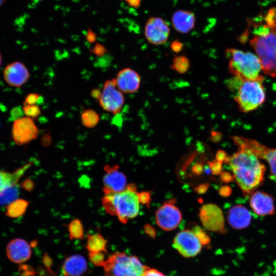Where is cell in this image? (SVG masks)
<instances>
[{"instance_id":"6da1fadb","label":"cell","mask_w":276,"mask_h":276,"mask_svg":"<svg viewBox=\"0 0 276 276\" xmlns=\"http://www.w3.org/2000/svg\"><path fill=\"white\" fill-rule=\"evenodd\" d=\"M238 148L231 156L227 157L225 162L229 166L233 178L243 194L248 196L262 184L266 168L250 150Z\"/></svg>"},{"instance_id":"7a4b0ae2","label":"cell","mask_w":276,"mask_h":276,"mask_svg":"<svg viewBox=\"0 0 276 276\" xmlns=\"http://www.w3.org/2000/svg\"><path fill=\"white\" fill-rule=\"evenodd\" d=\"M249 42L260 61L263 73L276 77V23L256 26Z\"/></svg>"},{"instance_id":"3957f363","label":"cell","mask_w":276,"mask_h":276,"mask_svg":"<svg viewBox=\"0 0 276 276\" xmlns=\"http://www.w3.org/2000/svg\"><path fill=\"white\" fill-rule=\"evenodd\" d=\"M140 200L136 187L129 184L118 193L104 195L102 203L105 211L111 216H116L123 223H126L139 214Z\"/></svg>"},{"instance_id":"277c9868","label":"cell","mask_w":276,"mask_h":276,"mask_svg":"<svg viewBox=\"0 0 276 276\" xmlns=\"http://www.w3.org/2000/svg\"><path fill=\"white\" fill-rule=\"evenodd\" d=\"M264 80H243L238 77L231 79L229 87L236 90L234 99L239 110L249 112L258 108L265 101Z\"/></svg>"},{"instance_id":"5b68a950","label":"cell","mask_w":276,"mask_h":276,"mask_svg":"<svg viewBox=\"0 0 276 276\" xmlns=\"http://www.w3.org/2000/svg\"><path fill=\"white\" fill-rule=\"evenodd\" d=\"M225 54L228 59V71L234 76L243 80L264 79L257 55L233 48L227 49Z\"/></svg>"},{"instance_id":"8992f818","label":"cell","mask_w":276,"mask_h":276,"mask_svg":"<svg viewBox=\"0 0 276 276\" xmlns=\"http://www.w3.org/2000/svg\"><path fill=\"white\" fill-rule=\"evenodd\" d=\"M103 268L106 276H142L149 267L135 256L116 252L106 259Z\"/></svg>"},{"instance_id":"52a82bcc","label":"cell","mask_w":276,"mask_h":276,"mask_svg":"<svg viewBox=\"0 0 276 276\" xmlns=\"http://www.w3.org/2000/svg\"><path fill=\"white\" fill-rule=\"evenodd\" d=\"M232 140L238 147L247 149L259 159L266 160L269 165L271 175L276 177V148H269L255 140L241 136H234Z\"/></svg>"},{"instance_id":"ba28073f","label":"cell","mask_w":276,"mask_h":276,"mask_svg":"<svg viewBox=\"0 0 276 276\" xmlns=\"http://www.w3.org/2000/svg\"><path fill=\"white\" fill-rule=\"evenodd\" d=\"M118 88L115 78L107 80L103 87L99 102L105 110L113 114H118L125 102L124 95Z\"/></svg>"},{"instance_id":"9c48e42d","label":"cell","mask_w":276,"mask_h":276,"mask_svg":"<svg viewBox=\"0 0 276 276\" xmlns=\"http://www.w3.org/2000/svg\"><path fill=\"white\" fill-rule=\"evenodd\" d=\"M202 244L192 230L179 232L174 237L173 246L185 258L195 257L201 250Z\"/></svg>"},{"instance_id":"30bf717a","label":"cell","mask_w":276,"mask_h":276,"mask_svg":"<svg viewBox=\"0 0 276 276\" xmlns=\"http://www.w3.org/2000/svg\"><path fill=\"white\" fill-rule=\"evenodd\" d=\"M38 133L39 129L31 118L22 117L13 122L12 136L18 145L26 144L36 139Z\"/></svg>"},{"instance_id":"8fae6325","label":"cell","mask_w":276,"mask_h":276,"mask_svg":"<svg viewBox=\"0 0 276 276\" xmlns=\"http://www.w3.org/2000/svg\"><path fill=\"white\" fill-rule=\"evenodd\" d=\"M170 29L168 24L159 17H151L146 22L144 34L152 44L160 45L168 39Z\"/></svg>"},{"instance_id":"7c38bea8","label":"cell","mask_w":276,"mask_h":276,"mask_svg":"<svg viewBox=\"0 0 276 276\" xmlns=\"http://www.w3.org/2000/svg\"><path fill=\"white\" fill-rule=\"evenodd\" d=\"M199 216L203 226L208 230L220 233L225 230L223 214L217 205L209 203L202 205Z\"/></svg>"},{"instance_id":"4fadbf2b","label":"cell","mask_w":276,"mask_h":276,"mask_svg":"<svg viewBox=\"0 0 276 276\" xmlns=\"http://www.w3.org/2000/svg\"><path fill=\"white\" fill-rule=\"evenodd\" d=\"M104 170L105 174L103 179L102 190L104 195L118 193L126 188V177L119 170L118 165H106L104 167Z\"/></svg>"},{"instance_id":"5bb4252c","label":"cell","mask_w":276,"mask_h":276,"mask_svg":"<svg viewBox=\"0 0 276 276\" xmlns=\"http://www.w3.org/2000/svg\"><path fill=\"white\" fill-rule=\"evenodd\" d=\"M170 201L164 203L156 211L155 219L157 224L165 231L176 228L181 220L179 209Z\"/></svg>"},{"instance_id":"9a60e30c","label":"cell","mask_w":276,"mask_h":276,"mask_svg":"<svg viewBox=\"0 0 276 276\" xmlns=\"http://www.w3.org/2000/svg\"><path fill=\"white\" fill-rule=\"evenodd\" d=\"M249 205L253 212L260 216L272 215L275 213L273 197L261 191L253 192L249 198Z\"/></svg>"},{"instance_id":"2e32d148","label":"cell","mask_w":276,"mask_h":276,"mask_svg":"<svg viewBox=\"0 0 276 276\" xmlns=\"http://www.w3.org/2000/svg\"><path fill=\"white\" fill-rule=\"evenodd\" d=\"M3 75L6 82L10 86L20 87L28 80L30 73L26 65L19 62H13L4 70Z\"/></svg>"},{"instance_id":"e0dca14e","label":"cell","mask_w":276,"mask_h":276,"mask_svg":"<svg viewBox=\"0 0 276 276\" xmlns=\"http://www.w3.org/2000/svg\"><path fill=\"white\" fill-rule=\"evenodd\" d=\"M115 79L118 88L124 93H134L139 89L141 85L140 75L129 67L120 70Z\"/></svg>"},{"instance_id":"ac0fdd59","label":"cell","mask_w":276,"mask_h":276,"mask_svg":"<svg viewBox=\"0 0 276 276\" xmlns=\"http://www.w3.org/2000/svg\"><path fill=\"white\" fill-rule=\"evenodd\" d=\"M30 245L24 239L15 238L11 240L6 247V255L11 262L21 264L30 259L31 256Z\"/></svg>"},{"instance_id":"d6986e66","label":"cell","mask_w":276,"mask_h":276,"mask_svg":"<svg viewBox=\"0 0 276 276\" xmlns=\"http://www.w3.org/2000/svg\"><path fill=\"white\" fill-rule=\"evenodd\" d=\"M227 219L228 223L233 228L242 229L249 225L251 221V215L245 206L236 205L228 210Z\"/></svg>"},{"instance_id":"ffe728a7","label":"cell","mask_w":276,"mask_h":276,"mask_svg":"<svg viewBox=\"0 0 276 276\" xmlns=\"http://www.w3.org/2000/svg\"><path fill=\"white\" fill-rule=\"evenodd\" d=\"M171 21L174 29L180 33H188L193 29L196 17L193 12L178 9L172 14Z\"/></svg>"},{"instance_id":"44dd1931","label":"cell","mask_w":276,"mask_h":276,"mask_svg":"<svg viewBox=\"0 0 276 276\" xmlns=\"http://www.w3.org/2000/svg\"><path fill=\"white\" fill-rule=\"evenodd\" d=\"M87 269V264L85 259L82 255L77 254L65 259L62 271L65 276H81Z\"/></svg>"},{"instance_id":"7402d4cb","label":"cell","mask_w":276,"mask_h":276,"mask_svg":"<svg viewBox=\"0 0 276 276\" xmlns=\"http://www.w3.org/2000/svg\"><path fill=\"white\" fill-rule=\"evenodd\" d=\"M32 163H27L13 172L0 170V193L5 189L16 185L20 177Z\"/></svg>"},{"instance_id":"603a6c76","label":"cell","mask_w":276,"mask_h":276,"mask_svg":"<svg viewBox=\"0 0 276 276\" xmlns=\"http://www.w3.org/2000/svg\"><path fill=\"white\" fill-rule=\"evenodd\" d=\"M107 240L100 234L87 235L85 246L88 252H107Z\"/></svg>"},{"instance_id":"cb8c5ba5","label":"cell","mask_w":276,"mask_h":276,"mask_svg":"<svg viewBox=\"0 0 276 276\" xmlns=\"http://www.w3.org/2000/svg\"><path fill=\"white\" fill-rule=\"evenodd\" d=\"M29 203L26 200L16 199L6 206V216L13 218L22 216L26 213Z\"/></svg>"},{"instance_id":"d4e9b609","label":"cell","mask_w":276,"mask_h":276,"mask_svg":"<svg viewBox=\"0 0 276 276\" xmlns=\"http://www.w3.org/2000/svg\"><path fill=\"white\" fill-rule=\"evenodd\" d=\"M81 121L83 125L87 128L95 127L100 121L99 114L94 110L88 109L83 111L81 116Z\"/></svg>"},{"instance_id":"484cf974","label":"cell","mask_w":276,"mask_h":276,"mask_svg":"<svg viewBox=\"0 0 276 276\" xmlns=\"http://www.w3.org/2000/svg\"><path fill=\"white\" fill-rule=\"evenodd\" d=\"M70 239H82L84 238V227L80 219H75L68 225Z\"/></svg>"},{"instance_id":"4316f807","label":"cell","mask_w":276,"mask_h":276,"mask_svg":"<svg viewBox=\"0 0 276 276\" xmlns=\"http://www.w3.org/2000/svg\"><path fill=\"white\" fill-rule=\"evenodd\" d=\"M190 67V61L185 55H179L175 57L171 65V67L173 70L181 74L186 73Z\"/></svg>"},{"instance_id":"83f0119b","label":"cell","mask_w":276,"mask_h":276,"mask_svg":"<svg viewBox=\"0 0 276 276\" xmlns=\"http://www.w3.org/2000/svg\"><path fill=\"white\" fill-rule=\"evenodd\" d=\"M18 190L16 186L8 188L0 193V204H8L16 199Z\"/></svg>"},{"instance_id":"f1b7e54d","label":"cell","mask_w":276,"mask_h":276,"mask_svg":"<svg viewBox=\"0 0 276 276\" xmlns=\"http://www.w3.org/2000/svg\"><path fill=\"white\" fill-rule=\"evenodd\" d=\"M89 260L96 266L104 265L106 259L103 252H88Z\"/></svg>"},{"instance_id":"f546056e","label":"cell","mask_w":276,"mask_h":276,"mask_svg":"<svg viewBox=\"0 0 276 276\" xmlns=\"http://www.w3.org/2000/svg\"><path fill=\"white\" fill-rule=\"evenodd\" d=\"M22 109L24 114L28 117L34 119L41 114L40 107L36 105H24Z\"/></svg>"},{"instance_id":"4dcf8cb0","label":"cell","mask_w":276,"mask_h":276,"mask_svg":"<svg viewBox=\"0 0 276 276\" xmlns=\"http://www.w3.org/2000/svg\"><path fill=\"white\" fill-rule=\"evenodd\" d=\"M192 231L198 237L202 245H207L210 243V237L199 226H195L194 227H193Z\"/></svg>"},{"instance_id":"1f68e13d","label":"cell","mask_w":276,"mask_h":276,"mask_svg":"<svg viewBox=\"0 0 276 276\" xmlns=\"http://www.w3.org/2000/svg\"><path fill=\"white\" fill-rule=\"evenodd\" d=\"M22 107L16 106L13 108L10 113V120L14 121L16 120L21 118L24 115Z\"/></svg>"},{"instance_id":"d6a6232c","label":"cell","mask_w":276,"mask_h":276,"mask_svg":"<svg viewBox=\"0 0 276 276\" xmlns=\"http://www.w3.org/2000/svg\"><path fill=\"white\" fill-rule=\"evenodd\" d=\"M41 99L40 96L37 93H31L28 94L25 100L24 105H34L39 102Z\"/></svg>"},{"instance_id":"836d02e7","label":"cell","mask_w":276,"mask_h":276,"mask_svg":"<svg viewBox=\"0 0 276 276\" xmlns=\"http://www.w3.org/2000/svg\"><path fill=\"white\" fill-rule=\"evenodd\" d=\"M266 24L271 25L276 23V8H272L269 10L265 16Z\"/></svg>"},{"instance_id":"e575fe53","label":"cell","mask_w":276,"mask_h":276,"mask_svg":"<svg viewBox=\"0 0 276 276\" xmlns=\"http://www.w3.org/2000/svg\"><path fill=\"white\" fill-rule=\"evenodd\" d=\"M210 167L212 172L215 175H218L221 172L222 163L217 160L209 163Z\"/></svg>"},{"instance_id":"d590c367","label":"cell","mask_w":276,"mask_h":276,"mask_svg":"<svg viewBox=\"0 0 276 276\" xmlns=\"http://www.w3.org/2000/svg\"><path fill=\"white\" fill-rule=\"evenodd\" d=\"M92 52L99 57H103L106 52V49L104 45L97 43L92 49Z\"/></svg>"},{"instance_id":"8d00e7d4","label":"cell","mask_w":276,"mask_h":276,"mask_svg":"<svg viewBox=\"0 0 276 276\" xmlns=\"http://www.w3.org/2000/svg\"><path fill=\"white\" fill-rule=\"evenodd\" d=\"M170 46L173 52L178 53L182 51L183 45L179 40L176 39L171 43Z\"/></svg>"},{"instance_id":"74e56055","label":"cell","mask_w":276,"mask_h":276,"mask_svg":"<svg viewBox=\"0 0 276 276\" xmlns=\"http://www.w3.org/2000/svg\"><path fill=\"white\" fill-rule=\"evenodd\" d=\"M140 202L143 204H148L150 201V194L149 192H143L138 193Z\"/></svg>"},{"instance_id":"f35d334b","label":"cell","mask_w":276,"mask_h":276,"mask_svg":"<svg viewBox=\"0 0 276 276\" xmlns=\"http://www.w3.org/2000/svg\"><path fill=\"white\" fill-rule=\"evenodd\" d=\"M142 276H165L162 272L155 269L149 267L144 272Z\"/></svg>"},{"instance_id":"ab89813d","label":"cell","mask_w":276,"mask_h":276,"mask_svg":"<svg viewBox=\"0 0 276 276\" xmlns=\"http://www.w3.org/2000/svg\"><path fill=\"white\" fill-rule=\"evenodd\" d=\"M87 41L89 43H94L97 40V36L95 32L88 28L85 36Z\"/></svg>"},{"instance_id":"60d3db41","label":"cell","mask_w":276,"mask_h":276,"mask_svg":"<svg viewBox=\"0 0 276 276\" xmlns=\"http://www.w3.org/2000/svg\"><path fill=\"white\" fill-rule=\"evenodd\" d=\"M22 187L28 191H31L34 188V183L30 179H27L22 182Z\"/></svg>"},{"instance_id":"b9f144b4","label":"cell","mask_w":276,"mask_h":276,"mask_svg":"<svg viewBox=\"0 0 276 276\" xmlns=\"http://www.w3.org/2000/svg\"><path fill=\"white\" fill-rule=\"evenodd\" d=\"M227 158L225 152L222 150L218 151L216 155V158L217 161L222 163L223 161H225Z\"/></svg>"},{"instance_id":"7bdbcfd3","label":"cell","mask_w":276,"mask_h":276,"mask_svg":"<svg viewBox=\"0 0 276 276\" xmlns=\"http://www.w3.org/2000/svg\"><path fill=\"white\" fill-rule=\"evenodd\" d=\"M125 1L129 6L138 8L141 6L142 0H125Z\"/></svg>"},{"instance_id":"ee69618b","label":"cell","mask_w":276,"mask_h":276,"mask_svg":"<svg viewBox=\"0 0 276 276\" xmlns=\"http://www.w3.org/2000/svg\"><path fill=\"white\" fill-rule=\"evenodd\" d=\"M102 91L99 88H95L91 90L90 95L93 98L99 100L101 97Z\"/></svg>"},{"instance_id":"f6af8a7d","label":"cell","mask_w":276,"mask_h":276,"mask_svg":"<svg viewBox=\"0 0 276 276\" xmlns=\"http://www.w3.org/2000/svg\"><path fill=\"white\" fill-rule=\"evenodd\" d=\"M219 193L223 196H227L231 193V190L227 187H223L220 189Z\"/></svg>"},{"instance_id":"bcb514c9","label":"cell","mask_w":276,"mask_h":276,"mask_svg":"<svg viewBox=\"0 0 276 276\" xmlns=\"http://www.w3.org/2000/svg\"><path fill=\"white\" fill-rule=\"evenodd\" d=\"M208 188V184H202L199 186L197 188L196 190L199 193H204Z\"/></svg>"},{"instance_id":"7dc6e473","label":"cell","mask_w":276,"mask_h":276,"mask_svg":"<svg viewBox=\"0 0 276 276\" xmlns=\"http://www.w3.org/2000/svg\"><path fill=\"white\" fill-rule=\"evenodd\" d=\"M221 178L223 181L227 182L231 180V176L229 173L223 172L221 174Z\"/></svg>"},{"instance_id":"c3c4849f","label":"cell","mask_w":276,"mask_h":276,"mask_svg":"<svg viewBox=\"0 0 276 276\" xmlns=\"http://www.w3.org/2000/svg\"><path fill=\"white\" fill-rule=\"evenodd\" d=\"M193 172L197 174H199L201 173L202 170V166L200 164L196 165L193 169Z\"/></svg>"},{"instance_id":"681fc988","label":"cell","mask_w":276,"mask_h":276,"mask_svg":"<svg viewBox=\"0 0 276 276\" xmlns=\"http://www.w3.org/2000/svg\"><path fill=\"white\" fill-rule=\"evenodd\" d=\"M2 55H1V53L0 52V67L2 65Z\"/></svg>"},{"instance_id":"f907efd6","label":"cell","mask_w":276,"mask_h":276,"mask_svg":"<svg viewBox=\"0 0 276 276\" xmlns=\"http://www.w3.org/2000/svg\"><path fill=\"white\" fill-rule=\"evenodd\" d=\"M6 0H0V7L5 3Z\"/></svg>"},{"instance_id":"816d5d0a","label":"cell","mask_w":276,"mask_h":276,"mask_svg":"<svg viewBox=\"0 0 276 276\" xmlns=\"http://www.w3.org/2000/svg\"><path fill=\"white\" fill-rule=\"evenodd\" d=\"M34 1H37V2H39V1H43V0H34Z\"/></svg>"}]
</instances>
